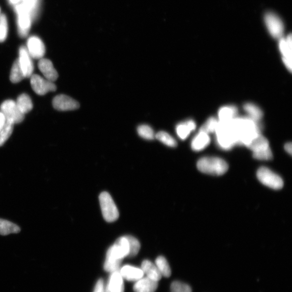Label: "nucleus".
<instances>
[{
	"label": "nucleus",
	"instance_id": "obj_1",
	"mask_svg": "<svg viewBox=\"0 0 292 292\" xmlns=\"http://www.w3.org/2000/svg\"><path fill=\"white\" fill-rule=\"evenodd\" d=\"M238 137V145L247 147L260 134L261 129L258 122L249 117H237L233 120Z\"/></svg>",
	"mask_w": 292,
	"mask_h": 292
},
{
	"label": "nucleus",
	"instance_id": "obj_2",
	"mask_svg": "<svg viewBox=\"0 0 292 292\" xmlns=\"http://www.w3.org/2000/svg\"><path fill=\"white\" fill-rule=\"evenodd\" d=\"M130 246L126 237H121L113 246L110 247L106 254L104 269L109 273L118 271L122 260L129 257Z\"/></svg>",
	"mask_w": 292,
	"mask_h": 292
},
{
	"label": "nucleus",
	"instance_id": "obj_3",
	"mask_svg": "<svg viewBox=\"0 0 292 292\" xmlns=\"http://www.w3.org/2000/svg\"><path fill=\"white\" fill-rule=\"evenodd\" d=\"M215 133L216 144L222 150H231L238 145V135L233 120L227 122L219 121Z\"/></svg>",
	"mask_w": 292,
	"mask_h": 292
},
{
	"label": "nucleus",
	"instance_id": "obj_4",
	"mask_svg": "<svg viewBox=\"0 0 292 292\" xmlns=\"http://www.w3.org/2000/svg\"><path fill=\"white\" fill-rule=\"evenodd\" d=\"M199 171L205 174L219 176L228 171L227 163L223 159L217 157H204L197 163Z\"/></svg>",
	"mask_w": 292,
	"mask_h": 292
},
{
	"label": "nucleus",
	"instance_id": "obj_5",
	"mask_svg": "<svg viewBox=\"0 0 292 292\" xmlns=\"http://www.w3.org/2000/svg\"><path fill=\"white\" fill-rule=\"evenodd\" d=\"M99 201L104 218L106 221L112 222L118 219L119 211L108 193L104 192L101 193Z\"/></svg>",
	"mask_w": 292,
	"mask_h": 292
},
{
	"label": "nucleus",
	"instance_id": "obj_6",
	"mask_svg": "<svg viewBox=\"0 0 292 292\" xmlns=\"http://www.w3.org/2000/svg\"><path fill=\"white\" fill-rule=\"evenodd\" d=\"M257 178L260 183L270 188L278 190L283 187V179L267 167H262L258 169Z\"/></svg>",
	"mask_w": 292,
	"mask_h": 292
},
{
	"label": "nucleus",
	"instance_id": "obj_7",
	"mask_svg": "<svg viewBox=\"0 0 292 292\" xmlns=\"http://www.w3.org/2000/svg\"><path fill=\"white\" fill-rule=\"evenodd\" d=\"M0 112L3 114L6 121L11 122L14 125L21 123L25 119V115L21 113L13 100L4 101L0 106Z\"/></svg>",
	"mask_w": 292,
	"mask_h": 292
},
{
	"label": "nucleus",
	"instance_id": "obj_8",
	"mask_svg": "<svg viewBox=\"0 0 292 292\" xmlns=\"http://www.w3.org/2000/svg\"><path fill=\"white\" fill-rule=\"evenodd\" d=\"M265 22L270 34L274 38L280 39L282 38L284 24L277 15L271 12L267 13L265 16Z\"/></svg>",
	"mask_w": 292,
	"mask_h": 292
},
{
	"label": "nucleus",
	"instance_id": "obj_9",
	"mask_svg": "<svg viewBox=\"0 0 292 292\" xmlns=\"http://www.w3.org/2000/svg\"><path fill=\"white\" fill-rule=\"evenodd\" d=\"M30 78L31 88L37 94L44 95L56 90V86L54 82L48 80L38 74H33Z\"/></svg>",
	"mask_w": 292,
	"mask_h": 292
},
{
	"label": "nucleus",
	"instance_id": "obj_10",
	"mask_svg": "<svg viewBox=\"0 0 292 292\" xmlns=\"http://www.w3.org/2000/svg\"><path fill=\"white\" fill-rule=\"evenodd\" d=\"M53 106L59 111L73 110L80 107L77 101L64 94L57 95L53 100Z\"/></svg>",
	"mask_w": 292,
	"mask_h": 292
},
{
	"label": "nucleus",
	"instance_id": "obj_11",
	"mask_svg": "<svg viewBox=\"0 0 292 292\" xmlns=\"http://www.w3.org/2000/svg\"><path fill=\"white\" fill-rule=\"evenodd\" d=\"M18 18V27L21 36L25 37L28 34L30 27V13L23 4L16 7Z\"/></svg>",
	"mask_w": 292,
	"mask_h": 292
},
{
	"label": "nucleus",
	"instance_id": "obj_12",
	"mask_svg": "<svg viewBox=\"0 0 292 292\" xmlns=\"http://www.w3.org/2000/svg\"><path fill=\"white\" fill-rule=\"evenodd\" d=\"M18 60L25 78H30L33 74L34 65L31 57L25 46L20 47Z\"/></svg>",
	"mask_w": 292,
	"mask_h": 292
},
{
	"label": "nucleus",
	"instance_id": "obj_13",
	"mask_svg": "<svg viewBox=\"0 0 292 292\" xmlns=\"http://www.w3.org/2000/svg\"><path fill=\"white\" fill-rule=\"evenodd\" d=\"M27 49L30 56L35 59L43 58L46 52L43 42L36 36H31L28 39Z\"/></svg>",
	"mask_w": 292,
	"mask_h": 292
},
{
	"label": "nucleus",
	"instance_id": "obj_14",
	"mask_svg": "<svg viewBox=\"0 0 292 292\" xmlns=\"http://www.w3.org/2000/svg\"><path fill=\"white\" fill-rule=\"evenodd\" d=\"M292 35L287 38H281L279 42V50L283 55V61L288 70L292 72Z\"/></svg>",
	"mask_w": 292,
	"mask_h": 292
},
{
	"label": "nucleus",
	"instance_id": "obj_15",
	"mask_svg": "<svg viewBox=\"0 0 292 292\" xmlns=\"http://www.w3.org/2000/svg\"><path fill=\"white\" fill-rule=\"evenodd\" d=\"M38 67L40 72L48 80L53 82L56 80L58 74L51 60L47 58H41Z\"/></svg>",
	"mask_w": 292,
	"mask_h": 292
},
{
	"label": "nucleus",
	"instance_id": "obj_16",
	"mask_svg": "<svg viewBox=\"0 0 292 292\" xmlns=\"http://www.w3.org/2000/svg\"><path fill=\"white\" fill-rule=\"evenodd\" d=\"M105 292H124V280L119 270L111 273Z\"/></svg>",
	"mask_w": 292,
	"mask_h": 292
},
{
	"label": "nucleus",
	"instance_id": "obj_17",
	"mask_svg": "<svg viewBox=\"0 0 292 292\" xmlns=\"http://www.w3.org/2000/svg\"><path fill=\"white\" fill-rule=\"evenodd\" d=\"M119 272L123 279L130 281H136L143 278L144 273L139 268L125 265L119 270Z\"/></svg>",
	"mask_w": 292,
	"mask_h": 292
},
{
	"label": "nucleus",
	"instance_id": "obj_18",
	"mask_svg": "<svg viewBox=\"0 0 292 292\" xmlns=\"http://www.w3.org/2000/svg\"><path fill=\"white\" fill-rule=\"evenodd\" d=\"M211 142V138L209 134L204 132L199 131L191 142V148L195 152L204 150Z\"/></svg>",
	"mask_w": 292,
	"mask_h": 292
},
{
	"label": "nucleus",
	"instance_id": "obj_19",
	"mask_svg": "<svg viewBox=\"0 0 292 292\" xmlns=\"http://www.w3.org/2000/svg\"><path fill=\"white\" fill-rule=\"evenodd\" d=\"M158 281L146 277L136 281L133 287L135 292H155L158 288Z\"/></svg>",
	"mask_w": 292,
	"mask_h": 292
},
{
	"label": "nucleus",
	"instance_id": "obj_20",
	"mask_svg": "<svg viewBox=\"0 0 292 292\" xmlns=\"http://www.w3.org/2000/svg\"><path fill=\"white\" fill-rule=\"evenodd\" d=\"M196 124L193 120H188L179 124L176 127L177 135L180 139H186L190 133L195 130Z\"/></svg>",
	"mask_w": 292,
	"mask_h": 292
},
{
	"label": "nucleus",
	"instance_id": "obj_21",
	"mask_svg": "<svg viewBox=\"0 0 292 292\" xmlns=\"http://www.w3.org/2000/svg\"><path fill=\"white\" fill-rule=\"evenodd\" d=\"M141 269L145 273L147 277L153 280L159 281L161 279L162 275L158 270L156 265L149 260H144L141 264Z\"/></svg>",
	"mask_w": 292,
	"mask_h": 292
},
{
	"label": "nucleus",
	"instance_id": "obj_22",
	"mask_svg": "<svg viewBox=\"0 0 292 292\" xmlns=\"http://www.w3.org/2000/svg\"><path fill=\"white\" fill-rule=\"evenodd\" d=\"M238 109L236 106L228 105L223 106L218 111V120L221 122L230 121L237 118Z\"/></svg>",
	"mask_w": 292,
	"mask_h": 292
},
{
	"label": "nucleus",
	"instance_id": "obj_23",
	"mask_svg": "<svg viewBox=\"0 0 292 292\" xmlns=\"http://www.w3.org/2000/svg\"><path fill=\"white\" fill-rule=\"evenodd\" d=\"M253 153H258L270 149L269 142L266 137L260 134L248 146Z\"/></svg>",
	"mask_w": 292,
	"mask_h": 292
},
{
	"label": "nucleus",
	"instance_id": "obj_24",
	"mask_svg": "<svg viewBox=\"0 0 292 292\" xmlns=\"http://www.w3.org/2000/svg\"><path fill=\"white\" fill-rule=\"evenodd\" d=\"M15 102L21 113L24 115L29 113L33 108L32 101L26 94H21Z\"/></svg>",
	"mask_w": 292,
	"mask_h": 292
},
{
	"label": "nucleus",
	"instance_id": "obj_25",
	"mask_svg": "<svg viewBox=\"0 0 292 292\" xmlns=\"http://www.w3.org/2000/svg\"><path fill=\"white\" fill-rule=\"evenodd\" d=\"M243 109L246 111L248 117L254 121L259 122L263 118V111L256 105L246 103L243 106Z\"/></svg>",
	"mask_w": 292,
	"mask_h": 292
},
{
	"label": "nucleus",
	"instance_id": "obj_26",
	"mask_svg": "<svg viewBox=\"0 0 292 292\" xmlns=\"http://www.w3.org/2000/svg\"><path fill=\"white\" fill-rule=\"evenodd\" d=\"M20 228L14 223L7 220L0 219V235L7 236L10 234L18 233Z\"/></svg>",
	"mask_w": 292,
	"mask_h": 292
},
{
	"label": "nucleus",
	"instance_id": "obj_27",
	"mask_svg": "<svg viewBox=\"0 0 292 292\" xmlns=\"http://www.w3.org/2000/svg\"><path fill=\"white\" fill-rule=\"evenodd\" d=\"M156 265L162 276L166 278H169L171 276V268L167 260L163 257L160 256L157 258Z\"/></svg>",
	"mask_w": 292,
	"mask_h": 292
},
{
	"label": "nucleus",
	"instance_id": "obj_28",
	"mask_svg": "<svg viewBox=\"0 0 292 292\" xmlns=\"http://www.w3.org/2000/svg\"><path fill=\"white\" fill-rule=\"evenodd\" d=\"M25 78L22 70L20 66L18 60L13 63L10 74V80L14 83H19Z\"/></svg>",
	"mask_w": 292,
	"mask_h": 292
},
{
	"label": "nucleus",
	"instance_id": "obj_29",
	"mask_svg": "<svg viewBox=\"0 0 292 292\" xmlns=\"http://www.w3.org/2000/svg\"><path fill=\"white\" fill-rule=\"evenodd\" d=\"M14 124L8 121H6L2 129L0 131V147L3 146L11 136Z\"/></svg>",
	"mask_w": 292,
	"mask_h": 292
},
{
	"label": "nucleus",
	"instance_id": "obj_30",
	"mask_svg": "<svg viewBox=\"0 0 292 292\" xmlns=\"http://www.w3.org/2000/svg\"><path fill=\"white\" fill-rule=\"evenodd\" d=\"M156 138L159 141H160L163 144L170 147H176L177 146V142L173 137L169 135L166 132L161 131L156 134Z\"/></svg>",
	"mask_w": 292,
	"mask_h": 292
},
{
	"label": "nucleus",
	"instance_id": "obj_31",
	"mask_svg": "<svg viewBox=\"0 0 292 292\" xmlns=\"http://www.w3.org/2000/svg\"><path fill=\"white\" fill-rule=\"evenodd\" d=\"M137 133L143 139L153 140L156 138L155 132L152 127L147 125H142L138 127Z\"/></svg>",
	"mask_w": 292,
	"mask_h": 292
},
{
	"label": "nucleus",
	"instance_id": "obj_32",
	"mask_svg": "<svg viewBox=\"0 0 292 292\" xmlns=\"http://www.w3.org/2000/svg\"><path fill=\"white\" fill-rule=\"evenodd\" d=\"M219 121L214 117H211L201 127L199 131L204 132L209 134L212 133H215L217 126H218Z\"/></svg>",
	"mask_w": 292,
	"mask_h": 292
},
{
	"label": "nucleus",
	"instance_id": "obj_33",
	"mask_svg": "<svg viewBox=\"0 0 292 292\" xmlns=\"http://www.w3.org/2000/svg\"><path fill=\"white\" fill-rule=\"evenodd\" d=\"M128 240L130 246L129 257H133L139 253L140 249V243L135 238L132 236H126Z\"/></svg>",
	"mask_w": 292,
	"mask_h": 292
},
{
	"label": "nucleus",
	"instance_id": "obj_34",
	"mask_svg": "<svg viewBox=\"0 0 292 292\" xmlns=\"http://www.w3.org/2000/svg\"><path fill=\"white\" fill-rule=\"evenodd\" d=\"M7 21L4 14L0 15V42L6 40L7 36Z\"/></svg>",
	"mask_w": 292,
	"mask_h": 292
},
{
	"label": "nucleus",
	"instance_id": "obj_35",
	"mask_svg": "<svg viewBox=\"0 0 292 292\" xmlns=\"http://www.w3.org/2000/svg\"><path fill=\"white\" fill-rule=\"evenodd\" d=\"M171 292H192L190 287L180 281H175L171 286Z\"/></svg>",
	"mask_w": 292,
	"mask_h": 292
},
{
	"label": "nucleus",
	"instance_id": "obj_36",
	"mask_svg": "<svg viewBox=\"0 0 292 292\" xmlns=\"http://www.w3.org/2000/svg\"><path fill=\"white\" fill-rule=\"evenodd\" d=\"M254 158L259 160H270L273 158V153L271 150L269 149L263 152L253 153Z\"/></svg>",
	"mask_w": 292,
	"mask_h": 292
},
{
	"label": "nucleus",
	"instance_id": "obj_37",
	"mask_svg": "<svg viewBox=\"0 0 292 292\" xmlns=\"http://www.w3.org/2000/svg\"><path fill=\"white\" fill-rule=\"evenodd\" d=\"M94 292H105V287L103 279H100L95 285Z\"/></svg>",
	"mask_w": 292,
	"mask_h": 292
},
{
	"label": "nucleus",
	"instance_id": "obj_38",
	"mask_svg": "<svg viewBox=\"0 0 292 292\" xmlns=\"http://www.w3.org/2000/svg\"><path fill=\"white\" fill-rule=\"evenodd\" d=\"M6 118H5L3 114L0 112V131L2 129L5 123H6Z\"/></svg>",
	"mask_w": 292,
	"mask_h": 292
},
{
	"label": "nucleus",
	"instance_id": "obj_39",
	"mask_svg": "<svg viewBox=\"0 0 292 292\" xmlns=\"http://www.w3.org/2000/svg\"><path fill=\"white\" fill-rule=\"evenodd\" d=\"M285 151L292 155V145L291 142L287 143L285 145Z\"/></svg>",
	"mask_w": 292,
	"mask_h": 292
},
{
	"label": "nucleus",
	"instance_id": "obj_40",
	"mask_svg": "<svg viewBox=\"0 0 292 292\" xmlns=\"http://www.w3.org/2000/svg\"><path fill=\"white\" fill-rule=\"evenodd\" d=\"M21 0H10L13 3H18Z\"/></svg>",
	"mask_w": 292,
	"mask_h": 292
},
{
	"label": "nucleus",
	"instance_id": "obj_41",
	"mask_svg": "<svg viewBox=\"0 0 292 292\" xmlns=\"http://www.w3.org/2000/svg\"><path fill=\"white\" fill-rule=\"evenodd\" d=\"M0 12H1V9H0Z\"/></svg>",
	"mask_w": 292,
	"mask_h": 292
}]
</instances>
